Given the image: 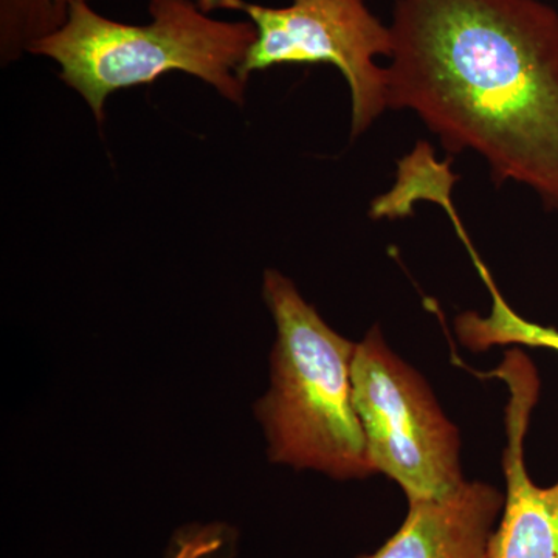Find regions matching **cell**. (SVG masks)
Masks as SVG:
<instances>
[{"label": "cell", "mask_w": 558, "mask_h": 558, "mask_svg": "<svg viewBox=\"0 0 558 558\" xmlns=\"http://www.w3.org/2000/svg\"><path fill=\"white\" fill-rule=\"evenodd\" d=\"M388 108L480 154L558 215V13L539 0H396Z\"/></svg>", "instance_id": "6da1fadb"}, {"label": "cell", "mask_w": 558, "mask_h": 558, "mask_svg": "<svg viewBox=\"0 0 558 558\" xmlns=\"http://www.w3.org/2000/svg\"><path fill=\"white\" fill-rule=\"evenodd\" d=\"M263 299L277 340L255 416L270 461L336 480L373 475L352 391L357 343L330 328L281 271H264Z\"/></svg>", "instance_id": "7a4b0ae2"}, {"label": "cell", "mask_w": 558, "mask_h": 558, "mask_svg": "<svg viewBox=\"0 0 558 558\" xmlns=\"http://www.w3.org/2000/svg\"><path fill=\"white\" fill-rule=\"evenodd\" d=\"M148 10V24H124L101 16L90 2H76L60 31L28 53L60 65V78L84 98L100 126L110 95L171 72L196 76L244 106L247 84L240 70L255 43V25L215 20L196 0H149Z\"/></svg>", "instance_id": "3957f363"}, {"label": "cell", "mask_w": 558, "mask_h": 558, "mask_svg": "<svg viewBox=\"0 0 558 558\" xmlns=\"http://www.w3.org/2000/svg\"><path fill=\"white\" fill-rule=\"evenodd\" d=\"M352 391L374 473L399 484L409 505L449 497L465 483L458 428L379 326L355 347Z\"/></svg>", "instance_id": "277c9868"}, {"label": "cell", "mask_w": 558, "mask_h": 558, "mask_svg": "<svg viewBox=\"0 0 558 558\" xmlns=\"http://www.w3.org/2000/svg\"><path fill=\"white\" fill-rule=\"evenodd\" d=\"M196 2L207 13L240 11L255 25V43L240 70L245 84L253 73L275 65H333L351 92L352 140L388 108L387 68H379L376 58L391 57V31L371 13L365 0H293L288 7L247 0Z\"/></svg>", "instance_id": "5b68a950"}, {"label": "cell", "mask_w": 558, "mask_h": 558, "mask_svg": "<svg viewBox=\"0 0 558 558\" xmlns=\"http://www.w3.org/2000/svg\"><path fill=\"white\" fill-rule=\"evenodd\" d=\"M494 376L509 385L510 399L502 454L505 505L488 543V558H558V481L537 486L524 462V439L538 400L537 371L526 355L510 351Z\"/></svg>", "instance_id": "8992f818"}, {"label": "cell", "mask_w": 558, "mask_h": 558, "mask_svg": "<svg viewBox=\"0 0 558 558\" xmlns=\"http://www.w3.org/2000/svg\"><path fill=\"white\" fill-rule=\"evenodd\" d=\"M502 505L497 487L465 481L449 497L411 502L398 531L359 558H488Z\"/></svg>", "instance_id": "52a82bcc"}, {"label": "cell", "mask_w": 558, "mask_h": 558, "mask_svg": "<svg viewBox=\"0 0 558 558\" xmlns=\"http://www.w3.org/2000/svg\"><path fill=\"white\" fill-rule=\"evenodd\" d=\"M473 263L480 271V277L486 282L492 295L490 314L487 317L469 311L459 315L454 322L458 339L470 351L483 352L492 347L546 348L558 351V330L545 328L527 322L509 306L492 278L490 271L478 258L475 250H470Z\"/></svg>", "instance_id": "ba28073f"}, {"label": "cell", "mask_w": 558, "mask_h": 558, "mask_svg": "<svg viewBox=\"0 0 558 558\" xmlns=\"http://www.w3.org/2000/svg\"><path fill=\"white\" fill-rule=\"evenodd\" d=\"M76 2L92 0H0V62L21 60L39 40L60 31Z\"/></svg>", "instance_id": "9c48e42d"}, {"label": "cell", "mask_w": 558, "mask_h": 558, "mask_svg": "<svg viewBox=\"0 0 558 558\" xmlns=\"http://www.w3.org/2000/svg\"><path fill=\"white\" fill-rule=\"evenodd\" d=\"M231 543L229 527L218 524L190 527L174 538L167 558H230Z\"/></svg>", "instance_id": "30bf717a"}]
</instances>
